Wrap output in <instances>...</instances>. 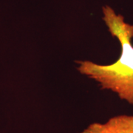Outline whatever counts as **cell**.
Wrapping results in <instances>:
<instances>
[{"label": "cell", "mask_w": 133, "mask_h": 133, "mask_svg": "<svg viewBox=\"0 0 133 133\" xmlns=\"http://www.w3.org/2000/svg\"><path fill=\"white\" fill-rule=\"evenodd\" d=\"M103 20L110 34L121 44L120 57L109 64H99L84 60L78 61L77 70L95 81L101 89L112 91L121 100L133 105V24L117 14L108 5L102 8Z\"/></svg>", "instance_id": "6da1fadb"}, {"label": "cell", "mask_w": 133, "mask_h": 133, "mask_svg": "<svg viewBox=\"0 0 133 133\" xmlns=\"http://www.w3.org/2000/svg\"><path fill=\"white\" fill-rule=\"evenodd\" d=\"M80 133H133V115H119L104 123H92Z\"/></svg>", "instance_id": "7a4b0ae2"}]
</instances>
